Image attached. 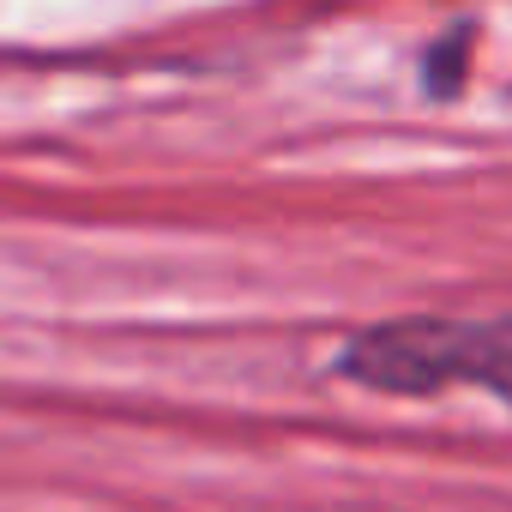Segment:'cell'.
Listing matches in <instances>:
<instances>
[{"mask_svg":"<svg viewBox=\"0 0 512 512\" xmlns=\"http://www.w3.org/2000/svg\"><path fill=\"white\" fill-rule=\"evenodd\" d=\"M338 368L368 392L422 398L440 386H482L512 410V320H392L362 332Z\"/></svg>","mask_w":512,"mask_h":512,"instance_id":"obj_1","label":"cell"},{"mask_svg":"<svg viewBox=\"0 0 512 512\" xmlns=\"http://www.w3.org/2000/svg\"><path fill=\"white\" fill-rule=\"evenodd\" d=\"M458 67H464V43H434V61H428V91L434 97H452L458 91Z\"/></svg>","mask_w":512,"mask_h":512,"instance_id":"obj_2","label":"cell"}]
</instances>
